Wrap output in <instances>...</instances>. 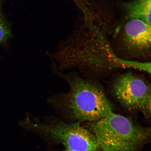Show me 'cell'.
<instances>
[{
    "mask_svg": "<svg viewBox=\"0 0 151 151\" xmlns=\"http://www.w3.org/2000/svg\"><path fill=\"white\" fill-rule=\"evenodd\" d=\"M63 151H73V150H67V149H66V150H64Z\"/></svg>",
    "mask_w": 151,
    "mask_h": 151,
    "instance_id": "obj_9",
    "label": "cell"
},
{
    "mask_svg": "<svg viewBox=\"0 0 151 151\" xmlns=\"http://www.w3.org/2000/svg\"><path fill=\"white\" fill-rule=\"evenodd\" d=\"M123 6L129 19H139L151 27V0H131Z\"/></svg>",
    "mask_w": 151,
    "mask_h": 151,
    "instance_id": "obj_6",
    "label": "cell"
},
{
    "mask_svg": "<svg viewBox=\"0 0 151 151\" xmlns=\"http://www.w3.org/2000/svg\"><path fill=\"white\" fill-rule=\"evenodd\" d=\"M143 112H144L147 116L151 117V93L147 100Z\"/></svg>",
    "mask_w": 151,
    "mask_h": 151,
    "instance_id": "obj_8",
    "label": "cell"
},
{
    "mask_svg": "<svg viewBox=\"0 0 151 151\" xmlns=\"http://www.w3.org/2000/svg\"><path fill=\"white\" fill-rule=\"evenodd\" d=\"M124 40L126 48L137 56L151 54V27L143 21L129 19L124 26Z\"/></svg>",
    "mask_w": 151,
    "mask_h": 151,
    "instance_id": "obj_5",
    "label": "cell"
},
{
    "mask_svg": "<svg viewBox=\"0 0 151 151\" xmlns=\"http://www.w3.org/2000/svg\"><path fill=\"white\" fill-rule=\"evenodd\" d=\"M12 36L10 24L0 10V43L5 42Z\"/></svg>",
    "mask_w": 151,
    "mask_h": 151,
    "instance_id": "obj_7",
    "label": "cell"
},
{
    "mask_svg": "<svg viewBox=\"0 0 151 151\" xmlns=\"http://www.w3.org/2000/svg\"><path fill=\"white\" fill-rule=\"evenodd\" d=\"M58 73L69 86L68 92L53 96L49 100L50 105L60 114L73 122H88L113 112L112 103L97 84L76 73Z\"/></svg>",
    "mask_w": 151,
    "mask_h": 151,
    "instance_id": "obj_1",
    "label": "cell"
},
{
    "mask_svg": "<svg viewBox=\"0 0 151 151\" xmlns=\"http://www.w3.org/2000/svg\"><path fill=\"white\" fill-rule=\"evenodd\" d=\"M113 95L126 109L143 111L151 93V85L131 72L117 77L112 86Z\"/></svg>",
    "mask_w": 151,
    "mask_h": 151,
    "instance_id": "obj_4",
    "label": "cell"
},
{
    "mask_svg": "<svg viewBox=\"0 0 151 151\" xmlns=\"http://www.w3.org/2000/svg\"><path fill=\"white\" fill-rule=\"evenodd\" d=\"M81 123L65 122L53 118L43 121L28 114L20 125L37 132L75 151H101L99 143L91 132Z\"/></svg>",
    "mask_w": 151,
    "mask_h": 151,
    "instance_id": "obj_3",
    "label": "cell"
},
{
    "mask_svg": "<svg viewBox=\"0 0 151 151\" xmlns=\"http://www.w3.org/2000/svg\"><path fill=\"white\" fill-rule=\"evenodd\" d=\"M2 0H0V6H1V3H2Z\"/></svg>",
    "mask_w": 151,
    "mask_h": 151,
    "instance_id": "obj_10",
    "label": "cell"
},
{
    "mask_svg": "<svg viewBox=\"0 0 151 151\" xmlns=\"http://www.w3.org/2000/svg\"><path fill=\"white\" fill-rule=\"evenodd\" d=\"M85 127L93 134L104 151H138L151 140V126L137 125L113 112L87 122Z\"/></svg>",
    "mask_w": 151,
    "mask_h": 151,
    "instance_id": "obj_2",
    "label": "cell"
}]
</instances>
